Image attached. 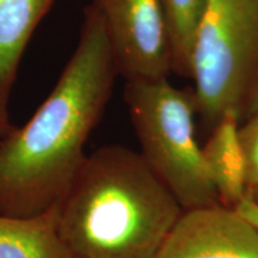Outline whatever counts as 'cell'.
Masks as SVG:
<instances>
[{"label":"cell","instance_id":"obj_1","mask_svg":"<svg viewBox=\"0 0 258 258\" xmlns=\"http://www.w3.org/2000/svg\"><path fill=\"white\" fill-rule=\"evenodd\" d=\"M117 76L104 22L90 4L53 91L27 123L0 139V214L34 217L59 203L86 159Z\"/></svg>","mask_w":258,"mask_h":258},{"label":"cell","instance_id":"obj_2","mask_svg":"<svg viewBox=\"0 0 258 258\" xmlns=\"http://www.w3.org/2000/svg\"><path fill=\"white\" fill-rule=\"evenodd\" d=\"M183 212L140 152L108 145L57 203V231L71 258H153Z\"/></svg>","mask_w":258,"mask_h":258},{"label":"cell","instance_id":"obj_3","mask_svg":"<svg viewBox=\"0 0 258 258\" xmlns=\"http://www.w3.org/2000/svg\"><path fill=\"white\" fill-rule=\"evenodd\" d=\"M196 111L213 128L222 116L258 111V0H206L190 50Z\"/></svg>","mask_w":258,"mask_h":258},{"label":"cell","instance_id":"obj_4","mask_svg":"<svg viewBox=\"0 0 258 258\" xmlns=\"http://www.w3.org/2000/svg\"><path fill=\"white\" fill-rule=\"evenodd\" d=\"M124 101L140 153L183 209L220 205L196 139L192 93L167 78L127 82Z\"/></svg>","mask_w":258,"mask_h":258},{"label":"cell","instance_id":"obj_5","mask_svg":"<svg viewBox=\"0 0 258 258\" xmlns=\"http://www.w3.org/2000/svg\"><path fill=\"white\" fill-rule=\"evenodd\" d=\"M104 22L118 76L125 82L173 72L169 22L161 0H91Z\"/></svg>","mask_w":258,"mask_h":258},{"label":"cell","instance_id":"obj_6","mask_svg":"<svg viewBox=\"0 0 258 258\" xmlns=\"http://www.w3.org/2000/svg\"><path fill=\"white\" fill-rule=\"evenodd\" d=\"M153 258H258V230L221 203L188 209Z\"/></svg>","mask_w":258,"mask_h":258},{"label":"cell","instance_id":"obj_7","mask_svg":"<svg viewBox=\"0 0 258 258\" xmlns=\"http://www.w3.org/2000/svg\"><path fill=\"white\" fill-rule=\"evenodd\" d=\"M56 0H0V123L12 129L10 103L24 50Z\"/></svg>","mask_w":258,"mask_h":258},{"label":"cell","instance_id":"obj_8","mask_svg":"<svg viewBox=\"0 0 258 258\" xmlns=\"http://www.w3.org/2000/svg\"><path fill=\"white\" fill-rule=\"evenodd\" d=\"M240 120L234 112L222 116L202 147L209 177L221 205L234 208L247 192L246 163L239 139Z\"/></svg>","mask_w":258,"mask_h":258},{"label":"cell","instance_id":"obj_9","mask_svg":"<svg viewBox=\"0 0 258 258\" xmlns=\"http://www.w3.org/2000/svg\"><path fill=\"white\" fill-rule=\"evenodd\" d=\"M0 258H71L57 231V205L28 218L0 214Z\"/></svg>","mask_w":258,"mask_h":258},{"label":"cell","instance_id":"obj_10","mask_svg":"<svg viewBox=\"0 0 258 258\" xmlns=\"http://www.w3.org/2000/svg\"><path fill=\"white\" fill-rule=\"evenodd\" d=\"M169 22L173 72L189 78L192 38L206 0H161Z\"/></svg>","mask_w":258,"mask_h":258},{"label":"cell","instance_id":"obj_11","mask_svg":"<svg viewBox=\"0 0 258 258\" xmlns=\"http://www.w3.org/2000/svg\"><path fill=\"white\" fill-rule=\"evenodd\" d=\"M239 139L246 163L247 190L258 188V111L239 125Z\"/></svg>","mask_w":258,"mask_h":258},{"label":"cell","instance_id":"obj_12","mask_svg":"<svg viewBox=\"0 0 258 258\" xmlns=\"http://www.w3.org/2000/svg\"><path fill=\"white\" fill-rule=\"evenodd\" d=\"M233 209L258 230V203L256 201L245 195V198Z\"/></svg>","mask_w":258,"mask_h":258},{"label":"cell","instance_id":"obj_13","mask_svg":"<svg viewBox=\"0 0 258 258\" xmlns=\"http://www.w3.org/2000/svg\"><path fill=\"white\" fill-rule=\"evenodd\" d=\"M246 195L250 196V198L252 199L253 201H256L258 203V188H253V189L247 190Z\"/></svg>","mask_w":258,"mask_h":258},{"label":"cell","instance_id":"obj_14","mask_svg":"<svg viewBox=\"0 0 258 258\" xmlns=\"http://www.w3.org/2000/svg\"><path fill=\"white\" fill-rule=\"evenodd\" d=\"M10 132H11V131H10V129L5 128L4 125H3L2 123H0V139H3V138H4L6 134L10 133Z\"/></svg>","mask_w":258,"mask_h":258}]
</instances>
